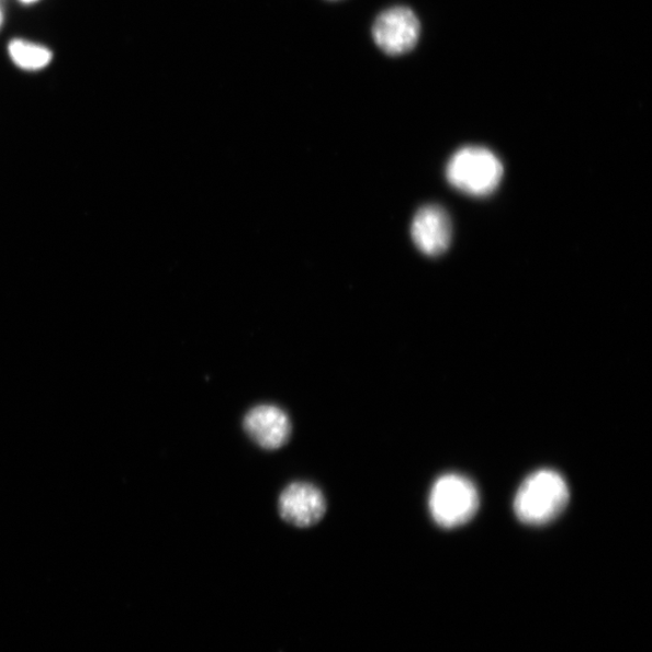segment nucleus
I'll return each instance as SVG.
<instances>
[{
	"mask_svg": "<svg viewBox=\"0 0 652 652\" xmlns=\"http://www.w3.org/2000/svg\"><path fill=\"white\" fill-rule=\"evenodd\" d=\"M40 2H41V0H19V3H21L24 7H32Z\"/></svg>",
	"mask_w": 652,
	"mask_h": 652,
	"instance_id": "obj_9",
	"label": "nucleus"
},
{
	"mask_svg": "<svg viewBox=\"0 0 652 652\" xmlns=\"http://www.w3.org/2000/svg\"><path fill=\"white\" fill-rule=\"evenodd\" d=\"M415 245L429 257H438L449 249L452 226L449 214L440 205H426L418 211L411 226Z\"/></svg>",
	"mask_w": 652,
	"mask_h": 652,
	"instance_id": "obj_7",
	"label": "nucleus"
},
{
	"mask_svg": "<svg viewBox=\"0 0 652 652\" xmlns=\"http://www.w3.org/2000/svg\"><path fill=\"white\" fill-rule=\"evenodd\" d=\"M4 21H5L4 10L2 7H0V30L3 29Z\"/></svg>",
	"mask_w": 652,
	"mask_h": 652,
	"instance_id": "obj_10",
	"label": "nucleus"
},
{
	"mask_svg": "<svg viewBox=\"0 0 652 652\" xmlns=\"http://www.w3.org/2000/svg\"><path fill=\"white\" fill-rule=\"evenodd\" d=\"M503 165L491 150L466 147L457 151L447 165V179L469 195L486 196L498 188Z\"/></svg>",
	"mask_w": 652,
	"mask_h": 652,
	"instance_id": "obj_2",
	"label": "nucleus"
},
{
	"mask_svg": "<svg viewBox=\"0 0 652 652\" xmlns=\"http://www.w3.org/2000/svg\"><path fill=\"white\" fill-rule=\"evenodd\" d=\"M244 428L248 437L263 450L282 449L292 437L293 426L285 411L277 405L262 404L248 411Z\"/></svg>",
	"mask_w": 652,
	"mask_h": 652,
	"instance_id": "obj_6",
	"label": "nucleus"
},
{
	"mask_svg": "<svg viewBox=\"0 0 652 652\" xmlns=\"http://www.w3.org/2000/svg\"><path fill=\"white\" fill-rule=\"evenodd\" d=\"M570 502V488L558 471L542 469L528 476L518 488L514 510L528 526H543L558 518Z\"/></svg>",
	"mask_w": 652,
	"mask_h": 652,
	"instance_id": "obj_1",
	"label": "nucleus"
},
{
	"mask_svg": "<svg viewBox=\"0 0 652 652\" xmlns=\"http://www.w3.org/2000/svg\"><path fill=\"white\" fill-rule=\"evenodd\" d=\"M479 502V492L473 482L462 475L447 474L435 482L429 509L435 524L452 529L474 517Z\"/></svg>",
	"mask_w": 652,
	"mask_h": 652,
	"instance_id": "obj_3",
	"label": "nucleus"
},
{
	"mask_svg": "<svg viewBox=\"0 0 652 652\" xmlns=\"http://www.w3.org/2000/svg\"><path fill=\"white\" fill-rule=\"evenodd\" d=\"M278 510L289 525L310 528L322 521L326 513L323 492L310 482H293L278 499Z\"/></svg>",
	"mask_w": 652,
	"mask_h": 652,
	"instance_id": "obj_5",
	"label": "nucleus"
},
{
	"mask_svg": "<svg viewBox=\"0 0 652 652\" xmlns=\"http://www.w3.org/2000/svg\"><path fill=\"white\" fill-rule=\"evenodd\" d=\"M420 24L415 12L396 7L382 12L374 21L372 35L383 53L391 56L404 55L417 45Z\"/></svg>",
	"mask_w": 652,
	"mask_h": 652,
	"instance_id": "obj_4",
	"label": "nucleus"
},
{
	"mask_svg": "<svg viewBox=\"0 0 652 652\" xmlns=\"http://www.w3.org/2000/svg\"><path fill=\"white\" fill-rule=\"evenodd\" d=\"M7 53L12 65L27 72L42 71L54 60L50 47L24 38H12L8 43Z\"/></svg>",
	"mask_w": 652,
	"mask_h": 652,
	"instance_id": "obj_8",
	"label": "nucleus"
}]
</instances>
